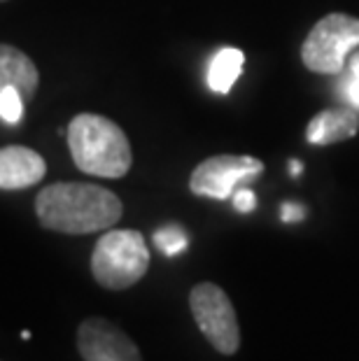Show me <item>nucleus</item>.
Masks as SVG:
<instances>
[{"mask_svg": "<svg viewBox=\"0 0 359 361\" xmlns=\"http://www.w3.org/2000/svg\"><path fill=\"white\" fill-rule=\"evenodd\" d=\"M124 205L110 189L87 182H54L35 198L37 221L56 233L84 235L114 226Z\"/></svg>", "mask_w": 359, "mask_h": 361, "instance_id": "nucleus-1", "label": "nucleus"}, {"mask_svg": "<svg viewBox=\"0 0 359 361\" xmlns=\"http://www.w3.org/2000/svg\"><path fill=\"white\" fill-rule=\"evenodd\" d=\"M68 147L75 166L96 178H124L133 166L126 133L103 114L82 112L73 117L68 126Z\"/></svg>", "mask_w": 359, "mask_h": 361, "instance_id": "nucleus-2", "label": "nucleus"}, {"mask_svg": "<svg viewBox=\"0 0 359 361\" xmlns=\"http://www.w3.org/2000/svg\"><path fill=\"white\" fill-rule=\"evenodd\" d=\"M150 268V247L133 228H112L96 243L91 255L94 280L105 289L121 291L145 278Z\"/></svg>", "mask_w": 359, "mask_h": 361, "instance_id": "nucleus-3", "label": "nucleus"}, {"mask_svg": "<svg viewBox=\"0 0 359 361\" xmlns=\"http://www.w3.org/2000/svg\"><path fill=\"white\" fill-rule=\"evenodd\" d=\"M359 47V19L334 12L317 21L303 40L301 61L312 73L336 75L346 66L348 54Z\"/></svg>", "mask_w": 359, "mask_h": 361, "instance_id": "nucleus-4", "label": "nucleus"}, {"mask_svg": "<svg viewBox=\"0 0 359 361\" xmlns=\"http://www.w3.org/2000/svg\"><path fill=\"white\" fill-rule=\"evenodd\" d=\"M189 308L201 334L221 355H233L241 345V326L231 298L215 282H198L189 294Z\"/></svg>", "mask_w": 359, "mask_h": 361, "instance_id": "nucleus-5", "label": "nucleus"}, {"mask_svg": "<svg viewBox=\"0 0 359 361\" xmlns=\"http://www.w3.org/2000/svg\"><path fill=\"white\" fill-rule=\"evenodd\" d=\"M262 171L264 164L257 157L217 154L201 161L194 168L192 178H189V189L196 196L226 201L238 187H245L250 180L262 175Z\"/></svg>", "mask_w": 359, "mask_h": 361, "instance_id": "nucleus-6", "label": "nucleus"}, {"mask_svg": "<svg viewBox=\"0 0 359 361\" xmlns=\"http://www.w3.org/2000/svg\"><path fill=\"white\" fill-rule=\"evenodd\" d=\"M78 350L84 361H142L138 345L103 317L82 322L78 329Z\"/></svg>", "mask_w": 359, "mask_h": 361, "instance_id": "nucleus-7", "label": "nucleus"}, {"mask_svg": "<svg viewBox=\"0 0 359 361\" xmlns=\"http://www.w3.org/2000/svg\"><path fill=\"white\" fill-rule=\"evenodd\" d=\"M44 173H47V164L35 149L24 145L0 147V189H28L40 182Z\"/></svg>", "mask_w": 359, "mask_h": 361, "instance_id": "nucleus-8", "label": "nucleus"}, {"mask_svg": "<svg viewBox=\"0 0 359 361\" xmlns=\"http://www.w3.org/2000/svg\"><path fill=\"white\" fill-rule=\"evenodd\" d=\"M10 87L19 89L24 101L30 103L40 87V73L28 54L0 42V94Z\"/></svg>", "mask_w": 359, "mask_h": 361, "instance_id": "nucleus-9", "label": "nucleus"}, {"mask_svg": "<svg viewBox=\"0 0 359 361\" xmlns=\"http://www.w3.org/2000/svg\"><path fill=\"white\" fill-rule=\"evenodd\" d=\"M357 130L359 119L353 110H348V107H329V110L317 112L310 119L305 137H308L310 145L327 147V145L350 140L353 135H357Z\"/></svg>", "mask_w": 359, "mask_h": 361, "instance_id": "nucleus-10", "label": "nucleus"}, {"mask_svg": "<svg viewBox=\"0 0 359 361\" xmlns=\"http://www.w3.org/2000/svg\"><path fill=\"white\" fill-rule=\"evenodd\" d=\"M243 63H245V54L236 47L219 49L215 59L210 61L208 68V87L215 94H229L236 80L241 78Z\"/></svg>", "mask_w": 359, "mask_h": 361, "instance_id": "nucleus-11", "label": "nucleus"}, {"mask_svg": "<svg viewBox=\"0 0 359 361\" xmlns=\"http://www.w3.org/2000/svg\"><path fill=\"white\" fill-rule=\"evenodd\" d=\"M154 243H157V247L162 250L166 257H178L180 252L187 250L189 238H187L185 228H182V226L168 224V226L159 228V231L154 233Z\"/></svg>", "mask_w": 359, "mask_h": 361, "instance_id": "nucleus-12", "label": "nucleus"}, {"mask_svg": "<svg viewBox=\"0 0 359 361\" xmlns=\"http://www.w3.org/2000/svg\"><path fill=\"white\" fill-rule=\"evenodd\" d=\"M24 107H26V101L19 89L10 87L0 94V119H3L5 124H10V126L19 124V121L24 119Z\"/></svg>", "mask_w": 359, "mask_h": 361, "instance_id": "nucleus-13", "label": "nucleus"}, {"mask_svg": "<svg viewBox=\"0 0 359 361\" xmlns=\"http://www.w3.org/2000/svg\"><path fill=\"white\" fill-rule=\"evenodd\" d=\"M231 201H233V207L238 212H252L257 207V196H255V191L248 189V187H238L233 191V196H231Z\"/></svg>", "mask_w": 359, "mask_h": 361, "instance_id": "nucleus-14", "label": "nucleus"}, {"mask_svg": "<svg viewBox=\"0 0 359 361\" xmlns=\"http://www.w3.org/2000/svg\"><path fill=\"white\" fill-rule=\"evenodd\" d=\"M305 217V210L301 205L296 203H285L282 205V219L289 221V224H294V221H301Z\"/></svg>", "mask_w": 359, "mask_h": 361, "instance_id": "nucleus-15", "label": "nucleus"}, {"mask_svg": "<svg viewBox=\"0 0 359 361\" xmlns=\"http://www.w3.org/2000/svg\"><path fill=\"white\" fill-rule=\"evenodd\" d=\"M346 96H348V101L353 103L355 107H359V80L348 78V82H346Z\"/></svg>", "mask_w": 359, "mask_h": 361, "instance_id": "nucleus-16", "label": "nucleus"}, {"mask_svg": "<svg viewBox=\"0 0 359 361\" xmlns=\"http://www.w3.org/2000/svg\"><path fill=\"white\" fill-rule=\"evenodd\" d=\"M350 78L353 80H359V47L357 51L350 56Z\"/></svg>", "mask_w": 359, "mask_h": 361, "instance_id": "nucleus-17", "label": "nucleus"}, {"mask_svg": "<svg viewBox=\"0 0 359 361\" xmlns=\"http://www.w3.org/2000/svg\"><path fill=\"white\" fill-rule=\"evenodd\" d=\"M301 173V164L299 161H292V175H299Z\"/></svg>", "mask_w": 359, "mask_h": 361, "instance_id": "nucleus-18", "label": "nucleus"}, {"mask_svg": "<svg viewBox=\"0 0 359 361\" xmlns=\"http://www.w3.org/2000/svg\"><path fill=\"white\" fill-rule=\"evenodd\" d=\"M0 3H5V0H0Z\"/></svg>", "mask_w": 359, "mask_h": 361, "instance_id": "nucleus-19", "label": "nucleus"}]
</instances>
